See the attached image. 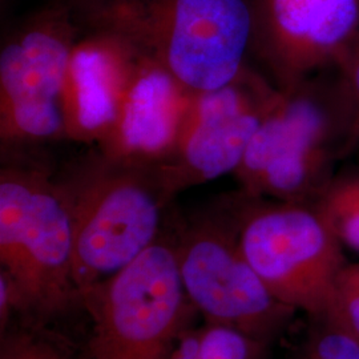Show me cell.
I'll list each match as a JSON object with an SVG mask.
<instances>
[{"mask_svg":"<svg viewBox=\"0 0 359 359\" xmlns=\"http://www.w3.org/2000/svg\"><path fill=\"white\" fill-rule=\"evenodd\" d=\"M196 95L139 52L115 127L95 148L130 164H165L179 144Z\"/></svg>","mask_w":359,"mask_h":359,"instance_id":"cell-11","label":"cell"},{"mask_svg":"<svg viewBox=\"0 0 359 359\" xmlns=\"http://www.w3.org/2000/svg\"><path fill=\"white\" fill-rule=\"evenodd\" d=\"M337 68L339 71L338 111L342 126L339 156H346L359 145V32Z\"/></svg>","mask_w":359,"mask_h":359,"instance_id":"cell-17","label":"cell"},{"mask_svg":"<svg viewBox=\"0 0 359 359\" xmlns=\"http://www.w3.org/2000/svg\"><path fill=\"white\" fill-rule=\"evenodd\" d=\"M129 40L194 93L238 76L252 56V0H126L86 29Z\"/></svg>","mask_w":359,"mask_h":359,"instance_id":"cell-3","label":"cell"},{"mask_svg":"<svg viewBox=\"0 0 359 359\" xmlns=\"http://www.w3.org/2000/svg\"><path fill=\"white\" fill-rule=\"evenodd\" d=\"M83 28L60 0L8 28L0 50L1 154L67 140L63 92Z\"/></svg>","mask_w":359,"mask_h":359,"instance_id":"cell-6","label":"cell"},{"mask_svg":"<svg viewBox=\"0 0 359 359\" xmlns=\"http://www.w3.org/2000/svg\"><path fill=\"white\" fill-rule=\"evenodd\" d=\"M252 56L280 90L339 63L359 32V0H252Z\"/></svg>","mask_w":359,"mask_h":359,"instance_id":"cell-10","label":"cell"},{"mask_svg":"<svg viewBox=\"0 0 359 359\" xmlns=\"http://www.w3.org/2000/svg\"><path fill=\"white\" fill-rule=\"evenodd\" d=\"M313 206L342 246L359 253V172L333 176Z\"/></svg>","mask_w":359,"mask_h":359,"instance_id":"cell-15","label":"cell"},{"mask_svg":"<svg viewBox=\"0 0 359 359\" xmlns=\"http://www.w3.org/2000/svg\"><path fill=\"white\" fill-rule=\"evenodd\" d=\"M0 277L13 322L60 326L81 313L71 216L55 172L28 152L1 154Z\"/></svg>","mask_w":359,"mask_h":359,"instance_id":"cell-1","label":"cell"},{"mask_svg":"<svg viewBox=\"0 0 359 359\" xmlns=\"http://www.w3.org/2000/svg\"><path fill=\"white\" fill-rule=\"evenodd\" d=\"M55 176L72 222L80 295L126 268L167 226L175 198L158 167L115 160L90 147Z\"/></svg>","mask_w":359,"mask_h":359,"instance_id":"cell-2","label":"cell"},{"mask_svg":"<svg viewBox=\"0 0 359 359\" xmlns=\"http://www.w3.org/2000/svg\"><path fill=\"white\" fill-rule=\"evenodd\" d=\"M0 359H84L81 345L57 325L16 321L0 332Z\"/></svg>","mask_w":359,"mask_h":359,"instance_id":"cell-14","label":"cell"},{"mask_svg":"<svg viewBox=\"0 0 359 359\" xmlns=\"http://www.w3.org/2000/svg\"><path fill=\"white\" fill-rule=\"evenodd\" d=\"M271 347L273 342L234 326L203 321L180 335L167 359H269Z\"/></svg>","mask_w":359,"mask_h":359,"instance_id":"cell-13","label":"cell"},{"mask_svg":"<svg viewBox=\"0 0 359 359\" xmlns=\"http://www.w3.org/2000/svg\"><path fill=\"white\" fill-rule=\"evenodd\" d=\"M74 13L77 23L84 29L102 13L114 8L126 0H60Z\"/></svg>","mask_w":359,"mask_h":359,"instance_id":"cell-19","label":"cell"},{"mask_svg":"<svg viewBox=\"0 0 359 359\" xmlns=\"http://www.w3.org/2000/svg\"><path fill=\"white\" fill-rule=\"evenodd\" d=\"M322 314L359 338V261L339 270Z\"/></svg>","mask_w":359,"mask_h":359,"instance_id":"cell-18","label":"cell"},{"mask_svg":"<svg viewBox=\"0 0 359 359\" xmlns=\"http://www.w3.org/2000/svg\"><path fill=\"white\" fill-rule=\"evenodd\" d=\"M240 244L271 294L295 311L322 314L346 264L344 246L313 205L237 192Z\"/></svg>","mask_w":359,"mask_h":359,"instance_id":"cell-8","label":"cell"},{"mask_svg":"<svg viewBox=\"0 0 359 359\" xmlns=\"http://www.w3.org/2000/svg\"><path fill=\"white\" fill-rule=\"evenodd\" d=\"M278 90L248 65L226 86L196 95L175 152L158 167L173 198L236 172Z\"/></svg>","mask_w":359,"mask_h":359,"instance_id":"cell-9","label":"cell"},{"mask_svg":"<svg viewBox=\"0 0 359 359\" xmlns=\"http://www.w3.org/2000/svg\"><path fill=\"white\" fill-rule=\"evenodd\" d=\"M137 53L129 40L112 31L81 32L63 92L68 142L95 147L115 127Z\"/></svg>","mask_w":359,"mask_h":359,"instance_id":"cell-12","label":"cell"},{"mask_svg":"<svg viewBox=\"0 0 359 359\" xmlns=\"http://www.w3.org/2000/svg\"><path fill=\"white\" fill-rule=\"evenodd\" d=\"M337 116L310 79L278 90L233 173L240 191L314 205L333 179V158L341 154L342 126Z\"/></svg>","mask_w":359,"mask_h":359,"instance_id":"cell-7","label":"cell"},{"mask_svg":"<svg viewBox=\"0 0 359 359\" xmlns=\"http://www.w3.org/2000/svg\"><path fill=\"white\" fill-rule=\"evenodd\" d=\"M168 222L181 281L200 318L274 344L297 311L271 294L248 262L240 244L237 192L189 212L172 206Z\"/></svg>","mask_w":359,"mask_h":359,"instance_id":"cell-4","label":"cell"},{"mask_svg":"<svg viewBox=\"0 0 359 359\" xmlns=\"http://www.w3.org/2000/svg\"><path fill=\"white\" fill-rule=\"evenodd\" d=\"M81 313L88 320L83 358H168L200 318L181 281L169 222L126 268L81 293Z\"/></svg>","mask_w":359,"mask_h":359,"instance_id":"cell-5","label":"cell"},{"mask_svg":"<svg viewBox=\"0 0 359 359\" xmlns=\"http://www.w3.org/2000/svg\"><path fill=\"white\" fill-rule=\"evenodd\" d=\"M287 359H359V338L323 314L308 316Z\"/></svg>","mask_w":359,"mask_h":359,"instance_id":"cell-16","label":"cell"}]
</instances>
